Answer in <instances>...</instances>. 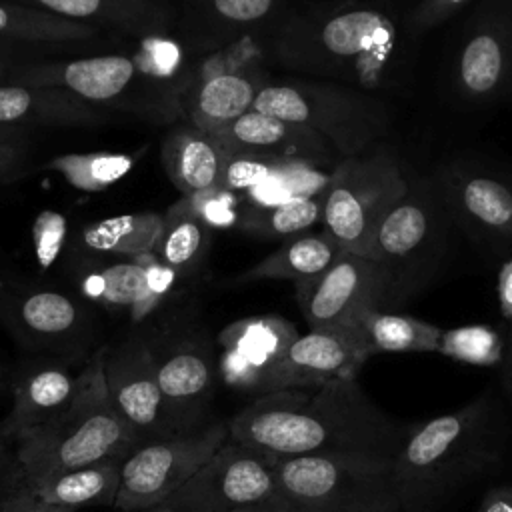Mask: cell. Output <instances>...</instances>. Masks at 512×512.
<instances>
[{
    "instance_id": "6da1fadb",
    "label": "cell",
    "mask_w": 512,
    "mask_h": 512,
    "mask_svg": "<svg viewBox=\"0 0 512 512\" xmlns=\"http://www.w3.org/2000/svg\"><path fill=\"white\" fill-rule=\"evenodd\" d=\"M228 436L274 456L352 454L394 460L412 424L384 412L358 376L316 390L256 396L226 420Z\"/></svg>"
},
{
    "instance_id": "7a4b0ae2",
    "label": "cell",
    "mask_w": 512,
    "mask_h": 512,
    "mask_svg": "<svg viewBox=\"0 0 512 512\" xmlns=\"http://www.w3.org/2000/svg\"><path fill=\"white\" fill-rule=\"evenodd\" d=\"M502 450V414L488 392L412 424L392 462L400 512H436L464 484L496 468Z\"/></svg>"
},
{
    "instance_id": "3957f363",
    "label": "cell",
    "mask_w": 512,
    "mask_h": 512,
    "mask_svg": "<svg viewBox=\"0 0 512 512\" xmlns=\"http://www.w3.org/2000/svg\"><path fill=\"white\" fill-rule=\"evenodd\" d=\"M274 54L292 70L368 90L400 70V30L384 6L344 2L294 16L278 32Z\"/></svg>"
},
{
    "instance_id": "277c9868",
    "label": "cell",
    "mask_w": 512,
    "mask_h": 512,
    "mask_svg": "<svg viewBox=\"0 0 512 512\" xmlns=\"http://www.w3.org/2000/svg\"><path fill=\"white\" fill-rule=\"evenodd\" d=\"M14 444L24 484L28 486L74 468L124 462L140 446L108 396L102 348L92 352L80 370V386L68 408Z\"/></svg>"
},
{
    "instance_id": "5b68a950",
    "label": "cell",
    "mask_w": 512,
    "mask_h": 512,
    "mask_svg": "<svg viewBox=\"0 0 512 512\" xmlns=\"http://www.w3.org/2000/svg\"><path fill=\"white\" fill-rule=\"evenodd\" d=\"M8 82L62 88L98 106L146 118H174L180 112L176 92L162 70H148L142 58L102 54L64 62H42L12 68Z\"/></svg>"
},
{
    "instance_id": "8992f818",
    "label": "cell",
    "mask_w": 512,
    "mask_h": 512,
    "mask_svg": "<svg viewBox=\"0 0 512 512\" xmlns=\"http://www.w3.org/2000/svg\"><path fill=\"white\" fill-rule=\"evenodd\" d=\"M394 460L316 454L276 456L278 490L304 512H400Z\"/></svg>"
},
{
    "instance_id": "52a82bcc",
    "label": "cell",
    "mask_w": 512,
    "mask_h": 512,
    "mask_svg": "<svg viewBox=\"0 0 512 512\" xmlns=\"http://www.w3.org/2000/svg\"><path fill=\"white\" fill-rule=\"evenodd\" d=\"M406 194L402 168L390 152L380 148L344 158L324 192L326 232L342 250L378 262L376 232Z\"/></svg>"
},
{
    "instance_id": "ba28073f",
    "label": "cell",
    "mask_w": 512,
    "mask_h": 512,
    "mask_svg": "<svg viewBox=\"0 0 512 512\" xmlns=\"http://www.w3.org/2000/svg\"><path fill=\"white\" fill-rule=\"evenodd\" d=\"M252 110L302 124L324 136L342 158L358 156L384 132V104L366 94L326 82L264 84Z\"/></svg>"
},
{
    "instance_id": "9c48e42d",
    "label": "cell",
    "mask_w": 512,
    "mask_h": 512,
    "mask_svg": "<svg viewBox=\"0 0 512 512\" xmlns=\"http://www.w3.org/2000/svg\"><path fill=\"white\" fill-rule=\"evenodd\" d=\"M228 440V424L212 422L196 432L174 434L134 448L120 466L116 510H144L174 496Z\"/></svg>"
},
{
    "instance_id": "30bf717a",
    "label": "cell",
    "mask_w": 512,
    "mask_h": 512,
    "mask_svg": "<svg viewBox=\"0 0 512 512\" xmlns=\"http://www.w3.org/2000/svg\"><path fill=\"white\" fill-rule=\"evenodd\" d=\"M156 376L168 434L196 432L212 404L218 380L216 340L200 330L152 334Z\"/></svg>"
},
{
    "instance_id": "8fae6325",
    "label": "cell",
    "mask_w": 512,
    "mask_h": 512,
    "mask_svg": "<svg viewBox=\"0 0 512 512\" xmlns=\"http://www.w3.org/2000/svg\"><path fill=\"white\" fill-rule=\"evenodd\" d=\"M396 276L390 266L342 250L318 276L296 284V300L310 330L352 326L366 310H384Z\"/></svg>"
},
{
    "instance_id": "7c38bea8",
    "label": "cell",
    "mask_w": 512,
    "mask_h": 512,
    "mask_svg": "<svg viewBox=\"0 0 512 512\" xmlns=\"http://www.w3.org/2000/svg\"><path fill=\"white\" fill-rule=\"evenodd\" d=\"M276 456L228 440L164 506L182 512H232L278 492Z\"/></svg>"
},
{
    "instance_id": "4fadbf2b",
    "label": "cell",
    "mask_w": 512,
    "mask_h": 512,
    "mask_svg": "<svg viewBox=\"0 0 512 512\" xmlns=\"http://www.w3.org/2000/svg\"><path fill=\"white\" fill-rule=\"evenodd\" d=\"M0 322L36 352L68 362L88 344V316L68 294L52 288H2Z\"/></svg>"
},
{
    "instance_id": "5bb4252c",
    "label": "cell",
    "mask_w": 512,
    "mask_h": 512,
    "mask_svg": "<svg viewBox=\"0 0 512 512\" xmlns=\"http://www.w3.org/2000/svg\"><path fill=\"white\" fill-rule=\"evenodd\" d=\"M108 396L140 444L170 436L156 376L152 334L136 332L102 348Z\"/></svg>"
},
{
    "instance_id": "9a60e30c",
    "label": "cell",
    "mask_w": 512,
    "mask_h": 512,
    "mask_svg": "<svg viewBox=\"0 0 512 512\" xmlns=\"http://www.w3.org/2000/svg\"><path fill=\"white\" fill-rule=\"evenodd\" d=\"M298 336L292 322L272 314L228 324L216 336L218 380L244 394L276 392L280 364Z\"/></svg>"
},
{
    "instance_id": "2e32d148",
    "label": "cell",
    "mask_w": 512,
    "mask_h": 512,
    "mask_svg": "<svg viewBox=\"0 0 512 512\" xmlns=\"http://www.w3.org/2000/svg\"><path fill=\"white\" fill-rule=\"evenodd\" d=\"M214 136L230 156L310 162L326 168H334L344 160L334 146L312 128L258 110H248Z\"/></svg>"
},
{
    "instance_id": "e0dca14e",
    "label": "cell",
    "mask_w": 512,
    "mask_h": 512,
    "mask_svg": "<svg viewBox=\"0 0 512 512\" xmlns=\"http://www.w3.org/2000/svg\"><path fill=\"white\" fill-rule=\"evenodd\" d=\"M368 358L356 326L308 330L290 344L278 370V390H316L330 380L358 376Z\"/></svg>"
},
{
    "instance_id": "ac0fdd59",
    "label": "cell",
    "mask_w": 512,
    "mask_h": 512,
    "mask_svg": "<svg viewBox=\"0 0 512 512\" xmlns=\"http://www.w3.org/2000/svg\"><path fill=\"white\" fill-rule=\"evenodd\" d=\"M78 386L80 372L74 374L64 360L40 358L24 364L12 380V408L0 420V434L14 444L46 426L68 408Z\"/></svg>"
},
{
    "instance_id": "d6986e66",
    "label": "cell",
    "mask_w": 512,
    "mask_h": 512,
    "mask_svg": "<svg viewBox=\"0 0 512 512\" xmlns=\"http://www.w3.org/2000/svg\"><path fill=\"white\" fill-rule=\"evenodd\" d=\"M146 256L110 264L84 280V292L114 314L142 324L166 300L176 276L162 262L146 264Z\"/></svg>"
},
{
    "instance_id": "ffe728a7",
    "label": "cell",
    "mask_w": 512,
    "mask_h": 512,
    "mask_svg": "<svg viewBox=\"0 0 512 512\" xmlns=\"http://www.w3.org/2000/svg\"><path fill=\"white\" fill-rule=\"evenodd\" d=\"M106 120L102 108L62 88L0 84V126H86Z\"/></svg>"
},
{
    "instance_id": "44dd1931",
    "label": "cell",
    "mask_w": 512,
    "mask_h": 512,
    "mask_svg": "<svg viewBox=\"0 0 512 512\" xmlns=\"http://www.w3.org/2000/svg\"><path fill=\"white\" fill-rule=\"evenodd\" d=\"M230 154L210 132L180 126L162 142V162L172 184L186 196L220 192Z\"/></svg>"
},
{
    "instance_id": "7402d4cb",
    "label": "cell",
    "mask_w": 512,
    "mask_h": 512,
    "mask_svg": "<svg viewBox=\"0 0 512 512\" xmlns=\"http://www.w3.org/2000/svg\"><path fill=\"white\" fill-rule=\"evenodd\" d=\"M264 84L246 72H220L208 76L190 96L186 112L190 124L216 134L252 110Z\"/></svg>"
},
{
    "instance_id": "603a6c76",
    "label": "cell",
    "mask_w": 512,
    "mask_h": 512,
    "mask_svg": "<svg viewBox=\"0 0 512 512\" xmlns=\"http://www.w3.org/2000/svg\"><path fill=\"white\" fill-rule=\"evenodd\" d=\"M56 16L130 32L156 30L168 22L170 10L160 0H16Z\"/></svg>"
},
{
    "instance_id": "cb8c5ba5",
    "label": "cell",
    "mask_w": 512,
    "mask_h": 512,
    "mask_svg": "<svg viewBox=\"0 0 512 512\" xmlns=\"http://www.w3.org/2000/svg\"><path fill=\"white\" fill-rule=\"evenodd\" d=\"M122 462H98L50 476L28 486L44 502L78 512L88 506H114Z\"/></svg>"
},
{
    "instance_id": "d4e9b609",
    "label": "cell",
    "mask_w": 512,
    "mask_h": 512,
    "mask_svg": "<svg viewBox=\"0 0 512 512\" xmlns=\"http://www.w3.org/2000/svg\"><path fill=\"white\" fill-rule=\"evenodd\" d=\"M340 252L342 248L326 230L320 234H298L276 252L254 264L250 270L240 274L236 282L292 280L300 284L324 272L340 256Z\"/></svg>"
},
{
    "instance_id": "484cf974",
    "label": "cell",
    "mask_w": 512,
    "mask_h": 512,
    "mask_svg": "<svg viewBox=\"0 0 512 512\" xmlns=\"http://www.w3.org/2000/svg\"><path fill=\"white\" fill-rule=\"evenodd\" d=\"M512 70V44L496 26L478 28L458 56L460 88L472 98L492 96Z\"/></svg>"
},
{
    "instance_id": "4316f807",
    "label": "cell",
    "mask_w": 512,
    "mask_h": 512,
    "mask_svg": "<svg viewBox=\"0 0 512 512\" xmlns=\"http://www.w3.org/2000/svg\"><path fill=\"white\" fill-rule=\"evenodd\" d=\"M368 354L436 352L442 328L432 322L394 314L388 310H366L354 324Z\"/></svg>"
},
{
    "instance_id": "83f0119b",
    "label": "cell",
    "mask_w": 512,
    "mask_h": 512,
    "mask_svg": "<svg viewBox=\"0 0 512 512\" xmlns=\"http://www.w3.org/2000/svg\"><path fill=\"white\" fill-rule=\"evenodd\" d=\"M166 230V216L158 212H134L94 222L82 230L86 248L132 258L158 250Z\"/></svg>"
},
{
    "instance_id": "f1b7e54d",
    "label": "cell",
    "mask_w": 512,
    "mask_h": 512,
    "mask_svg": "<svg viewBox=\"0 0 512 512\" xmlns=\"http://www.w3.org/2000/svg\"><path fill=\"white\" fill-rule=\"evenodd\" d=\"M98 34V28L74 22L24 2L0 0V40L64 44L86 42Z\"/></svg>"
},
{
    "instance_id": "f546056e",
    "label": "cell",
    "mask_w": 512,
    "mask_h": 512,
    "mask_svg": "<svg viewBox=\"0 0 512 512\" xmlns=\"http://www.w3.org/2000/svg\"><path fill=\"white\" fill-rule=\"evenodd\" d=\"M432 214L422 198H412L410 192L388 212L376 232L378 262L394 266L408 258L430 234Z\"/></svg>"
},
{
    "instance_id": "4dcf8cb0",
    "label": "cell",
    "mask_w": 512,
    "mask_h": 512,
    "mask_svg": "<svg viewBox=\"0 0 512 512\" xmlns=\"http://www.w3.org/2000/svg\"><path fill=\"white\" fill-rule=\"evenodd\" d=\"M208 246V228L200 214L190 212L188 204H178L166 216V230L158 246L160 262L176 276L194 272Z\"/></svg>"
},
{
    "instance_id": "1f68e13d",
    "label": "cell",
    "mask_w": 512,
    "mask_h": 512,
    "mask_svg": "<svg viewBox=\"0 0 512 512\" xmlns=\"http://www.w3.org/2000/svg\"><path fill=\"white\" fill-rule=\"evenodd\" d=\"M458 204L480 226L512 236V188L486 174H466L456 184Z\"/></svg>"
},
{
    "instance_id": "d6a6232c",
    "label": "cell",
    "mask_w": 512,
    "mask_h": 512,
    "mask_svg": "<svg viewBox=\"0 0 512 512\" xmlns=\"http://www.w3.org/2000/svg\"><path fill=\"white\" fill-rule=\"evenodd\" d=\"M334 168L310 162H282L262 184L250 190L256 206H274L294 198L322 196L336 178Z\"/></svg>"
},
{
    "instance_id": "836d02e7",
    "label": "cell",
    "mask_w": 512,
    "mask_h": 512,
    "mask_svg": "<svg viewBox=\"0 0 512 512\" xmlns=\"http://www.w3.org/2000/svg\"><path fill=\"white\" fill-rule=\"evenodd\" d=\"M132 158L112 152H84L62 154L48 162L50 170H56L64 180L84 192H100L118 182L132 168Z\"/></svg>"
},
{
    "instance_id": "e575fe53",
    "label": "cell",
    "mask_w": 512,
    "mask_h": 512,
    "mask_svg": "<svg viewBox=\"0 0 512 512\" xmlns=\"http://www.w3.org/2000/svg\"><path fill=\"white\" fill-rule=\"evenodd\" d=\"M322 212L324 194L312 198H294L274 206H256L246 214V228L248 232L268 238L296 236L322 220Z\"/></svg>"
},
{
    "instance_id": "d590c367",
    "label": "cell",
    "mask_w": 512,
    "mask_h": 512,
    "mask_svg": "<svg viewBox=\"0 0 512 512\" xmlns=\"http://www.w3.org/2000/svg\"><path fill=\"white\" fill-rule=\"evenodd\" d=\"M436 352L468 364L496 366L502 364L504 340L494 328L484 324L460 326L442 330Z\"/></svg>"
},
{
    "instance_id": "8d00e7d4",
    "label": "cell",
    "mask_w": 512,
    "mask_h": 512,
    "mask_svg": "<svg viewBox=\"0 0 512 512\" xmlns=\"http://www.w3.org/2000/svg\"><path fill=\"white\" fill-rule=\"evenodd\" d=\"M282 160H266V158H244V156H230L220 192L230 190H252L258 184H262L278 166Z\"/></svg>"
},
{
    "instance_id": "74e56055",
    "label": "cell",
    "mask_w": 512,
    "mask_h": 512,
    "mask_svg": "<svg viewBox=\"0 0 512 512\" xmlns=\"http://www.w3.org/2000/svg\"><path fill=\"white\" fill-rule=\"evenodd\" d=\"M282 0H210L212 12L232 24H252L270 16Z\"/></svg>"
},
{
    "instance_id": "f35d334b",
    "label": "cell",
    "mask_w": 512,
    "mask_h": 512,
    "mask_svg": "<svg viewBox=\"0 0 512 512\" xmlns=\"http://www.w3.org/2000/svg\"><path fill=\"white\" fill-rule=\"evenodd\" d=\"M468 0H420L410 16V28L414 32L430 30L450 16H454Z\"/></svg>"
},
{
    "instance_id": "ab89813d",
    "label": "cell",
    "mask_w": 512,
    "mask_h": 512,
    "mask_svg": "<svg viewBox=\"0 0 512 512\" xmlns=\"http://www.w3.org/2000/svg\"><path fill=\"white\" fill-rule=\"evenodd\" d=\"M0 512H70L38 498L26 484L0 498Z\"/></svg>"
},
{
    "instance_id": "60d3db41",
    "label": "cell",
    "mask_w": 512,
    "mask_h": 512,
    "mask_svg": "<svg viewBox=\"0 0 512 512\" xmlns=\"http://www.w3.org/2000/svg\"><path fill=\"white\" fill-rule=\"evenodd\" d=\"M22 482L24 476L16 458V448H12V442L0 434V498L14 492Z\"/></svg>"
},
{
    "instance_id": "b9f144b4",
    "label": "cell",
    "mask_w": 512,
    "mask_h": 512,
    "mask_svg": "<svg viewBox=\"0 0 512 512\" xmlns=\"http://www.w3.org/2000/svg\"><path fill=\"white\" fill-rule=\"evenodd\" d=\"M30 156L26 140L2 142L0 144V184L16 178L24 168Z\"/></svg>"
},
{
    "instance_id": "7bdbcfd3",
    "label": "cell",
    "mask_w": 512,
    "mask_h": 512,
    "mask_svg": "<svg viewBox=\"0 0 512 512\" xmlns=\"http://www.w3.org/2000/svg\"><path fill=\"white\" fill-rule=\"evenodd\" d=\"M474 512H512V484L490 488Z\"/></svg>"
},
{
    "instance_id": "ee69618b",
    "label": "cell",
    "mask_w": 512,
    "mask_h": 512,
    "mask_svg": "<svg viewBox=\"0 0 512 512\" xmlns=\"http://www.w3.org/2000/svg\"><path fill=\"white\" fill-rule=\"evenodd\" d=\"M232 512H304L300 510L298 506H294L280 490L274 492L272 496L264 498V500H258V502H252L248 506H242L238 510H232Z\"/></svg>"
},
{
    "instance_id": "f6af8a7d",
    "label": "cell",
    "mask_w": 512,
    "mask_h": 512,
    "mask_svg": "<svg viewBox=\"0 0 512 512\" xmlns=\"http://www.w3.org/2000/svg\"><path fill=\"white\" fill-rule=\"evenodd\" d=\"M498 302L504 318L512 324V260H508L498 274Z\"/></svg>"
},
{
    "instance_id": "bcb514c9",
    "label": "cell",
    "mask_w": 512,
    "mask_h": 512,
    "mask_svg": "<svg viewBox=\"0 0 512 512\" xmlns=\"http://www.w3.org/2000/svg\"><path fill=\"white\" fill-rule=\"evenodd\" d=\"M502 372H504V382L506 388L512 396V326L508 334V342H504V356H502Z\"/></svg>"
},
{
    "instance_id": "7dc6e473",
    "label": "cell",
    "mask_w": 512,
    "mask_h": 512,
    "mask_svg": "<svg viewBox=\"0 0 512 512\" xmlns=\"http://www.w3.org/2000/svg\"><path fill=\"white\" fill-rule=\"evenodd\" d=\"M16 140H26V128L0 126V144L2 142H16Z\"/></svg>"
},
{
    "instance_id": "c3c4849f",
    "label": "cell",
    "mask_w": 512,
    "mask_h": 512,
    "mask_svg": "<svg viewBox=\"0 0 512 512\" xmlns=\"http://www.w3.org/2000/svg\"><path fill=\"white\" fill-rule=\"evenodd\" d=\"M10 70H12V66H10V60H8V54L0 48V78L8 76Z\"/></svg>"
},
{
    "instance_id": "681fc988",
    "label": "cell",
    "mask_w": 512,
    "mask_h": 512,
    "mask_svg": "<svg viewBox=\"0 0 512 512\" xmlns=\"http://www.w3.org/2000/svg\"><path fill=\"white\" fill-rule=\"evenodd\" d=\"M134 512H182V510H174L170 506L160 504V506H154V508H144V510H134Z\"/></svg>"
},
{
    "instance_id": "f907efd6",
    "label": "cell",
    "mask_w": 512,
    "mask_h": 512,
    "mask_svg": "<svg viewBox=\"0 0 512 512\" xmlns=\"http://www.w3.org/2000/svg\"><path fill=\"white\" fill-rule=\"evenodd\" d=\"M118 512H134V510H118Z\"/></svg>"
}]
</instances>
